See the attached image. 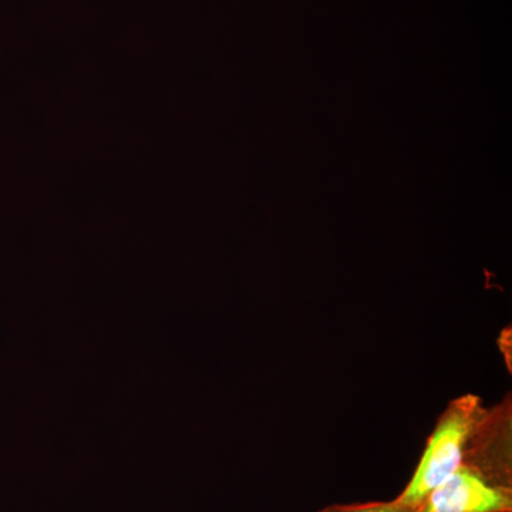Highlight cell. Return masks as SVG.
<instances>
[{"mask_svg": "<svg viewBox=\"0 0 512 512\" xmlns=\"http://www.w3.org/2000/svg\"><path fill=\"white\" fill-rule=\"evenodd\" d=\"M417 508L402 503L394 498L392 501H370V503L329 505L319 512H416Z\"/></svg>", "mask_w": 512, "mask_h": 512, "instance_id": "3", "label": "cell"}, {"mask_svg": "<svg viewBox=\"0 0 512 512\" xmlns=\"http://www.w3.org/2000/svg\"><path fill=\"white\" fill-rule=\"evenodd\" d=\"M416 512H512L511 400H504L460 467Z\"/></svg>", "mask_w": 512, "mask_h": 512, "instance_id": "1", "label": "cell"}, {"mask_svg": "<svg viewBox=\"0 0 512 512\" xmlns=\"http://www.w3.org/2000/svg\"><path fill=\"white\" fill-rule=\"evenodd\" d=\"M493 413L494 407L485 406L476 394H464L451 400L431 431L409 484L397 500L410 507H419L431 491L460 467L476 446Z\"/></svg>", "mask_w": 512, "mask_h": 512, "instance_id": "2", "label": "cell"}]
</instances>
